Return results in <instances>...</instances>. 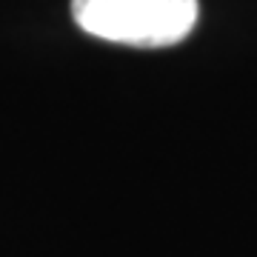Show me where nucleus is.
<instances>
[{
  "mask_svg": "<svg viewBox=\"0 0 257 257\" xmlns=\"http://www.w3.org/2000/svg\"><path fill=\"white\" fill-rule=\"evenodd\" d=\"M197 0H72L74 23L92 37L135 49H166L192 35Z\"/></svg>",
  "mask_w": 257,
  "mask_h": 257,
  "instance_id": "obj_1",
  "label": "nucleus"
}]
</instances>
